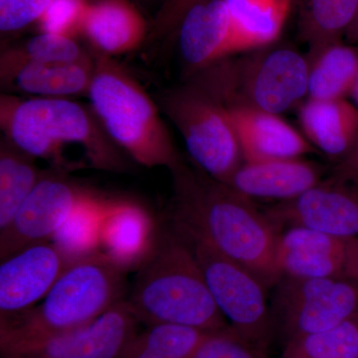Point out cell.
I'll return each instance as SVG.
<instances>
[{"label":"cell","mask_w":358,"mask_h":358,"mask_svg":"<svg viewBox=\"0 0 358 358\" xmlns=\"http://www.w3.org/2000/svg\"><path fill=\"white\" fill-rule=\"evenodd\" d=\"M333 176L341 179L358 178V141L352 152L338 162Z\"/></svg>","instance_id":"obj_34"},{"label":"cell","mask_w":358,"mask_h":358,"mask_svg":"<svg viewBox=\"0 0 358 358\" xmlns=\"http://www.w3.org/2000/svg\"><path fill=\"white\" fill-rule=\"evenodd\" d=\"M65 171H45L6 229L0 231V260L32 245L51 241L78 204L94 190L71 180Z\"/></svg>","instance_id":"obj_10"},{"label":"cell","mask_w":358,"mask_h":358,"mask_svg":"<svg viewBox=\"0 0 358 358\" xmlns=\"http://www.w3.org/2000/svg\"><path fill=\"white\" fill-rule=\"evenodd\" d=\"M126 300L147 327L173 324L214 331L228 326L192 247L178 232H160Z\"/></svg>","instance_id":"obj_3"},{"label":"cell","mask_w":358,"mask_h":358,"mask_svg":"<svg viewBox=\"0 0 358 358\" xmlns=\"http://www.w3.org/2000/svg\"><path fill=\"white\" fill-rule=\"evenodd\" d=\"M140 324L124 299L89 324L26 343L7 357L122 358Z\"/></svg>","instance_id":"obj_11"},{"label":"cell","mask_w":358,"mask_h":358,"mask_svg":"<svg viewBox=\"0 0 358 358\" xmlns=\"http://www.w3.org/2000/svg\"><path fill=\"white\" fill-rule=\"evenodd\" d=\"M182 237L192 247L213 300L230 326L267 350L273 327L266 300L267 286L248 268L209 245L194 238Z\"/></svg>","instance_id":"obj_8"},{"label":"cell","mask_w":358,"mask_h":358,"mask_svg":"<svg viewBox=\"0 0 358 358\" xmlns=\"http://www.w3.org/2000/svg\"><path fill=\"white\" fill-rule=\"evenodd\" d=\"M238 53L271 46L281 36L293 0H225Z\"/></svg>","instance_id":"obj_22"},{"label":"cell","mask_w":358,"mask_h":358,"mask_svg":"<svg viewBox=\"0 0 358 358\" xmlns=\"http://www.w3.org/2000/svg\"><path fill=\"white\" fill-rule=\"evenodd\" d=\"M194 358H268L267 350L255 345L228 324L210 331Z\"/></svg>","instance_id":"obj_30"},{"label":"cell","mask_w":358,"mask_h":358,"mask_svg":"<svg viewBox=\"0 0 358 358\" xmlns=\"http://www.w3.org/2000/svg\"><path fill=\"white\" fill-rule=\"evenodd\" d=\"M0 128L4 138L54 169L68 173L72 164L67 148L84 152L90 166L109 173H124V152L115 145L90 106L72 99L0 96Z\"/></svg>","instance_id":"obj_2"},{"label":"cell","mask_w":358,"mask_h":358,"mask_svg":"<svg viewBox=\"0 0 358 358\" xmlns=\"http://www.w3.org/2000/svg\"><path fill=\"white\" fill-rule=\"evenodd\" d=\"M199 1L201 0H166L150 24L148 39L155 41L176 34L186 13Z\"/></svg>","instance_id":"obj_33"},{"label":"cell","mask_w":358,"mask_h":358,"mask_svg":"<svg viewBox=\"0 0 358 358\" xmlns=\"http://www.w3.org/2000/svg\"><path fill=\"white\" fill-rule=\"evenodd\" d=\"M89 3L90 0H51L37 22L38 33L77 38Z\"/></svg>","instance_id":"obj_31"},{"label":"cell","mask_w":358,"mask_h":358,"mask_svg":"<svg viewBox=\"0 0 358 358\" xmlns=\"http://www.w3.org/2000/svg\"><path fill=\"white\" fill-rule=\"evenodd\" d=\"M166 0H136L134 3L140 7L141 10H152L155 7L157 8V11L159 10L160 6L164 3ZM155 11V13H157Z\"/></svg>","instance_id":"obj_36"},{"label":"cell","mask_w":358,"mask_h":358,"mask_svg":"<svg viewBox=\"0 0 358 358\" xmlns=\"http://www.w3.org/2000/svg\"><path fill=\"white\" fill-rule=\"evenodd\" d=\"M243 162L298 159L315 148L280 115L242 105L225 106Z\"/></svg>","instance_id":"obj_17"},{"label":"cell","mask_w":358,"mask_h":358,"mask_svg":"<svg viewBox=\"0 0 358 358\" xmlns=\"http://www.w3.org/2000/svg\"><path fill=\"white\" fill-rule=\"evenodd\" d=\"M70 265L51 241L32 245L2 260L0 320L35 307Z\"/></svg>","instance_id":"obj_14"},{"label":"cell","mask_w":358,"mask_h":358,"mask_svg":"<svg viewBox=\"0 0 358 358\" xmlns=\"http://www.w3.org/2000/svg\"><path fill=\"white\" fill-rule=\"evenodd\" d=\"M176 192V231L236 261L266 286L281 279L277 263L279 228L247 199L183 164L171 171Z\"/></svg>","instance_id":"obj_1"},{"label":"cell","mask_w":358,"mask_h":358,"mask_svg":"<svg viewBox=\"0 0 358 358\" xmlns=\"http://www.w3.org/2000/svg\"><path fill=\"white\" fill-rule=\"evenodd\" d=\"M277 284L275 305L287 341L326 331L358 315L357 280L282 277Z\"/></svg>","instance_id":"obj_9"},{"label":"cell","mask_w":358,"mask_h":358,"mask_svg":"<svg viewBox=\"0 0 358 358\" xmlns=\"http://www.w3.org/2000/svg\"><path fill=\"white\" fill-rule=\"evenodd\" d=\"M193 74L224 106L281 115L308 98V59L289 47H264Z\"/></svg>","instance_id":"obj_6"},{"label":"cell","mask_w":358,"mask_h":358,"mask_svg":"<svg viewBox=\"0 0 358 358\" xmlns=\"http://www.w3.org/2000/svg\"><path fill=\"white\" fill-rule=\"evenodd\" d=\"M90 107L115 145L136 164L173 171L182 162L159 107L114 58L94 53Z\"/></svg>","instance_id":"obj_5"},{"label":"cell","mask_w":358,"mask_h":358,"mask_svg":"<svg viewBox=\"0 0 358 358\" xmlns=\"http://www.w3.org/2000/svg\"><path fill=\"white\" fill-rule=\"evenodd\" d=\"M2 358H37L31 357H24V355H11V357H6Z\"/></svg>","instance_id":"obj_38"},{"label":"cell","mask_w":358,"mask_h":358,"mask_svg":"<svg viewBox=\"0 0 358 358\" xmlns=\"http://www.w3.org/2000/svg\"><path fill=\"white\" fill-rule=\"evenodd\" d=\"M159 235L145 207L134 200L114 199L101 224L100 252L126 272L138 271L154 251Z\"/></svg>","instance_id":"obj_16"},{"label":"cell","mask_w":358,"mask_h":358,"mask_svg":"<svg viewBox=\"0 0 358 358\" xmlns=\"http://www.w3.org/2000/svg\"><path fill=\"white\" fill-rule=\"evenodd\" d=\"M113 199L94 192L78 204L52 238V243L68 262L73 264L100 253L101 224Z\"/></svg>","instance_id":"obj_24"},{"label":"cell","mask_w":358,"mask_h":358,"mask_svg":"<svg viewBox=\"0 0 358 358\" xmlns=\"http://www.w3.org/2000/svg\"><path fill=\"white\" fill-rule=\"evenodd\" d=\"M51 0H0V31L13 34L37 24Z\"/></svg>","instance_id":"obj_32"},{"label":"cell","mask_w":358,"mask_h":358,"mask_svg":"<svg viewBox=\"0 0 358 358\" xmlns=\"http://www.w3.org/2000/svg\"><path fill=\"white\" fill-rule=\"evenodd\" d=\"M317 162L298 159L243 162L225 183L249 199L289 201L322 181Z\"/></svg>","instance_id":"obj_18"},{"label":"cell","mask_w":358,"mask_h":358,"mask_svg":"<svg viewBox=\"0 0 358 358\" xmlns=\"http://www.w3.org/2000/svg\"><path fill=\"white\" fill-rule=\"evenodd\" d=\"M176 35L181 58L192 75L238 53L225 0H201L193 6Z\"/></svg>","instance_id":"obj_15"},{"label":"cell","mask_w":358,"mask_h":358,"mask_svg":"<svg viewBox=\"0 0 358 358\" xmlns=\"http://www.w3.org/2000/svg\"><path fill=\"white\" fill-rule=\"evenodd\" d=\"M345 38L348 44L358 43V10L355 20H353L352 25L348 28L345 35Z\"/></svg>","instance_id":"obj_35"},{"label":"cell","mask_w":358,"mask_h":358,"mask_svg":"<svg viewBox=\"0 0 358 358\" xmlns=\"http://www.w3.org/2000/svg\"><path fill=\"white\" fill-rule=\"evenodd\" d=\"M308 98L348 99L358 74V49L343 41L310 51Z\"/></svg>","instance_id":"obj_23"},{"label":"cell","mask_w":358,"mask_h":358,"mask_svg":"<svg viewBox=\"0 0 358 358\" xmlns=\"http://www.w3.org/2000/svg\"><path fill=\"white\" fill-rule=\"evenodd\" d=\"M299 120L308 143L338 162L358 141V108L348 99H306Z\"/></svg>","instance_id":"obj_21"},{"label":"cell","mask_w":358,"mask_h":358,"mask_svg":"<svg viewBox=\"0 0 358 358\" xmlns=\"http://www.w3.org/2000/svg\"><path fill=\"white\" fill-rule=\"evenodd\" d=\"M278 228H310L334 236L358 239V178H331L308 192L268 209Z\"/></svg>","instance_id":"obj_13"},{"label":"cell","mask_w":358,"mask_h":358,"mask_svg":"<svg viewBox=\"0 0 358 358\" xmlns=\"http://www.w3.org/2000/svg\"><path fill=\"white\" fill-rule=\"evenodd\" d=\"M358 10V0H306L300 32L310 51L341 41Z\"/></svg>","instance_id":"obj_27"},{"label":"cell","mask_w":358,"mask_h":358,"mask_svg":"<svg viewBox=\"0 0 358 358\" xmlns=\"http://www.w3.org/2000/svg\"><path fill=\"white\" fill-rule=\"evenodd\" d=\"M280 275L296 279L348 278L358 281V239L293 226L278 238Z\"/></svg>","instance_id":"obj_12"},{"label":"cell","mask_w":358,"mask_h":358,"mask_svg":"<svg viewBox=\"0 0 358 358\" xmlns=\"http://www.w3.org/2000/svg\"><path fill=\"white\" fill-rule=\"evenodd\" d=\"M90 1H94V0H90Z\"/></svg>","instance_id":"obj_39"},{"label":"cell","mask_w":358,"mask_h":358,"mask_svg":"<svg viewBox=\"0 0 358 358\" xmlns=\"http://www.w3.org/2000/svg\"><path fill=\"white\" fill-rule=\"evenodd\" d=\"M34 157L6 138L0 141V231L6 229L43 176Z\"/></svg>","instance_id":"obj_25"},{"label":"cell","mask_w":358,"mask_h":358,"mask_svg":"<svg viewBox=\"0 0 358 358\" xmlns=\"http://www.w3.org/2000/svg\"><path fill=\"white\" fill-rule=\"evenodd\" d=\"M128 272L103 253L71 264L39 305L0 320V352L89 324L124 300Z\"/></svg>","instance_id":"obj_4"},{"label":"cell","mask_w":358,"mask_h":358,"mask_svg":"<svg viewBox=\"0 0 358 358\" xmlns=\"http://www.w3.org/2000/svg\"><path fill=\"white\" fill-rule=\"evenodd\" d=\"M90 55L76 38L38 33L20 46L4 49L0 59L24 62H74Z\"/></svg>","instance_id":"obj_29"},{"label":"cell","mask_w":358,"mask_h":358,"mask_svg":"<svg viewBox=\"0 0 358 358\" xmlns=\"http://www.w3.org/2000/svg\"><path fill=\"white\" fill-rule=\"evenodd\" d=\"M282 358H358V315L326 331L289 339Z\"/></svg>","instance_id":"obj_28"},{"label":"cell","mask_w":358,"mask_h":358,"mask_svg":"<svg viewBox=\"0 0 358 358\" xmlns=\"http://www.w3.org/2000/svg\"><path fill=\"white\" fill-rule=\"evenodd\" d=\"M348 98H350V101L358 108V74Z\"/></svg>","instance_id":"obj_37"},{"label":"cell","mask_w":358,"mask_h":358,"mask_svg":"<svg viewBox=\"0 0 358 358\" xmlns=\"http://www.w3.org/2000/svg\"><path fill=\"white\" fill-rule=\"evenodd\" d=\"M209 333L179 324H152L136 334L122 358H194Z\"/></svg>","instance_id":"obj_26"},{"label":"cell","mask_w":358,"mask_h":358,"mask_svg":"<svg viewBox=\"0 0 358 358\" xmlns=\"http://www.w3.org/2000/svg\"><path fill=\"white\" fill-rule=\"evenodd\" d=\"M148 32L150 25L134 2L94 0L85 14L81 36L94 53L114 58L138 48Z\"/></svg>","instance_id":"obj_20"},{"label":"cell","mask_w":358,"mask_h":358,"mask_svg":"<svg viewBox=\"0 0 358 358\" xmlns=\"http://www.w3.org/2000/svg\"><path fill=\"white\" fill-rule=\"evenodd\" d=\"M160 106L199 169L227 182L243 162V155L225 106L192 80L164 93Z\"/></svg>","instance_id":"obj_7"},{"label":"cell","mask_w":358,"mask_h":358,"mask_svg":"<svg viewBox=\"0 0 358 358\" xmlns=\"http://www.w3.org/2000/svg\"><path fill=\"white\" fill-rule=\"evenodd\" d=\"M95 71L94 55L74 62H24L0 59V82L36 98L87 96Z\"/></svg>","instance_id":"obj_19"}]
</instances>
